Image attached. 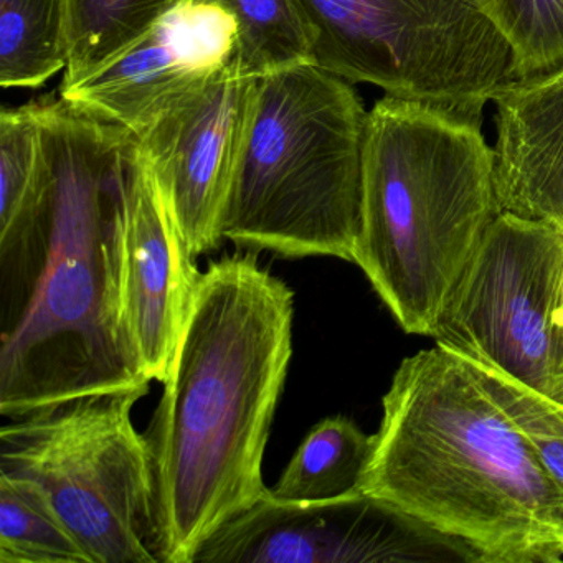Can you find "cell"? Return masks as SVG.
Instances as JSON below:
<instances>
[{
	"label": "cell",
	"mask_w": 563,
	"mask_h": 563,
	"mask_svg": "<svg viewBox=\"0 0 563 563\" xmlns=\"http://www.w3.org/2000/svg\"><path fill=\"white\" fill-rule=\"evenodd\" d=\"M0 563H93L44 487L0 473Z\"/></svg>",
	"instance_id": "2e32d148"
},
{
	"label": "cell",
	"mask_w": 563,
	"mask_h": 563,
	"mask_svg": "<svg viewBox=\"0 0 563 563\" xmlns=\"http://www.w3.org/2000/svg\"><path fill=\"white\" fill-rule=\"evenodd\" d=\"M367 118L349 81L316 65L256 78L222 239L253 253L354 263Z\"/></svg>",
	"instance_id": "5b68a950"
},
{
	"label": "cell",
	"mask_w": 563,
	"mask_h": 563,
	"mask_svg": "<svg viewBox=\"0 0 563 563\" xmlns=\"http://www.w3.org/2000/svg\"><path fill=\"white\" fill-rule=\"evenodd\" d=\"M372 448L374 434H365L354 421L325 418L309 431L269 494L286 503H308L355 493Z\"/></svg>",
	"instance_id": "5bb4252c"
},
{
	"label": "cell",
	"mask_w": 563,
	"mask_h": 563,
	"mask_svg": "<svg viewBox=\"0 0 563 563\" xmlns=\"http://www.w3.org/2000/svg\"><path fill=\"white\" fill-rule=\"evenodd\" d=\"M361 493L467 543L481 563L563 560V493L519 424L460 355L401 362Z\"/></svg>",
	"instance_id": "3957f363"
},
{
	"label": "cell",
	"mask_w": 563,
	"mask_h": 563,
	"mask_svg": "<svg viewBox=\"0 0 563 563\" xmlns=\"http://www.w3.org/2000/svg\"><path fill=\"white\" fill-rule=\"evenodd\" d=\"M41 156L37 103L0 111V227L11 225L31 206Z\"/></svg>",
	"instance_id": "44dd1931"
},
{
	"label": "cell",
	"mask_w": 563,
	"mask_h": 563,
	"mask_svg": "<svg viewBox=\"0 0 563 563\" xmlns=\"http://www.w3.org/2000/svg\"><path fill=\"white\" fill-rule=\"evenodd\" d=\"M483 118L385 97L368 111L354 263L408 334L434 322L499 216Z\"/></svg>",
	"instance_id": "277c9868"
},
{
	"label": "cell",
	"mask_w": 563,
	"mask_h": 563,
	"mask_svg": "<svg viewBox=\"0 0 563 563\" xmlns=\"http://www.w3.org/2000/svg\"><path fill=\"white\" fill-rule=\"evenodd\" d=\"M560 321H562V328H563V283H562V302H560Z\"/></svg>",
	"instance_id": "7402d4cb"
},
{
	"label": "cell",
	"mask_w": 563,
	"mask_h": 563,
	"mask_svg": "<svg viewBox=\"0 0 563 563\" xmlns=\"http://www.w3.org/2000/svg\"><path fill=\"white\" fill-rule=\"evenodd\" d=\"M563 229L500 212L430 338L563 404Z\"/></svg>",
	"instance_id": "ba28073f"
},
{
	"label": "cell",
	"mask_w": 563,
	"mask_h": 563,
	"mask_svg": "<svg viewBox=\"0 0 563 563\" xmlns=\"http://www.w3.org/2000/svg\"><path fill=\"white\" fill-rule=\"evenodd\" d=\"M312 65L387 97L483 118L512 52L476 0H291Z\"/></svg>",
	"instance_id": "52a82bcc"
},
{
	"label": "cell",
	"mask_w": 563,
	"mask_h": 563,
	"mask_svg": "<svg viewBox=\"0 0 563 563\" xmlns=\"http://www.w3.org/2000/svg\"><path fill=\"white\" fill-rule=\"evenodd\" d=\"M256 78L232 62L140 134L141 153L194 258L222 242L223 210L255 95Z\"/></svg>",
	"instance_id": "30bf717a"
},
{
	"label": "cell",
	"mask_w": 563,
	"mask_h": 563,
	"mask_svg": "<svg viewBox=\"0 0 563 563\" xmlns=\"http://www.w3.org/2000/svg\"><path fill=\"white\" fill-rule=\"evenodd\" d=\"M295 295L256 262L200 273L146 433L161 562L200 545L269 493L263 460L292 357Z\"/></svg>",
	"instance_id": "7a4b0ae2"
},
{
	"label": "cell",
	"mask_w": 563,
	"mask_h": 563,
	"mask_svg": "<svg viewBox=\"0 0 563 563\" xmlns=\"http://www.w3.org/2000/svg\"><path fill=\"white\" fill-rule=\"evenodd\" d=\"M481 563L453 539L371 494L286 503L266 494L223 523L192 563Z\"/></svg>",
	"instance_id": "9c48e42d"
},
{
	"label": "cell",
	"mask_w": 563,
	"mask_h": 563,
	"mask_svg": "<svg viewBox=\"0 0 563 563\" xmlns=\"http://www.w3.org/2000/svg\"><path fill=\"white\" fill-rule=\"evenodd\" d=\"M199 276L136 137L124 177L121 314L151 382L166 380Z\"/></svg>",
	"instance_id": "7c38bea8"
},
{
	"label": "cell",
	"mask_w": 563,
	"mask_h": 563,
	"mask_svg": "<svg viewBox=\"0 0 563 563\" xmlns=\"http://www.w3.org/2000/svg\"><path fill=\"white\" fill-rule=\"evenodd\" d=\"M466 362L529 438L540 463L563 493V404L520 384L497 368Z\"/></svg>",
	"instance_id": "ffe728a7"
},
{
	"label": "cell",
	"mask_w": 563,
	"mask_h": 563,
	"mask_svg": "<svg viewBox=\"0 0 563 563\" xmlns=\"http://www.w3.org/2000/svg\"><path fill=\"white\" fill-rule=\"evenodd\" d=\"M236 24L232 65L242 77L262 78L312 65L311 45L291 0H213Z\"/></svg>",
	"instance_id": "ac0fdd59"
},
{
	"label": "cell",
	"mask_w": 563,
	"mask_h": 563,
	"mask_svg": "<svg viewBox=\"0 0 563 563\" xmlns=\"http://www.w3.org/2000/svg\"><path fill=\"white\" fill-rule=\"evenodd\" d=\"M183 0H68L70 55L60 87L77 84L133 45Z\"/></svg>",
	"instance_id": "e0dca14e"
},
{
	"label": "cell",
	"mask_w": 563,
	"mask_h": 563,
	"mask_svg": "<svg viewBox=\"0 0 563 563\" xmlns=\"http://www.w3.org/2000/svg\"><path fill=\"white\" fill-rule=\"evenodd\" d=\"M500 210L563 229V71L494 95Z\"/></svg>",
	"instance_id": "4fadbf2b"
},
{
	"label": "cell",
	"mask_w": 563,
	"mask_h": 563,
	"mask_svg": "<svg viewBox=\"0 0 563 563\" xmlns=\"http://www.w3.org/2000/svg\"><path fill=\"white\" fill-rule=\"evenodd\" d=\"M37 110V190L0 229L5 418L151 384L121 314L124 177L136 136L64 98Z\"/></svg>",
	"instance_id": "6da1fadb"
},
{
	"label": "cell",
	"mask_w": 563,
	"mask_h": 563,
	"mask_svg": "<svg viewBox=\"0 0 563 563\" xmlns=\"http://www.w3.org/2000/svg\"><path fill=\"white\" fill-rule=\"evenodd\" d=\"M236 24L213 0H183L133 45L60 98L140 136L210 84L235 52Z\"/></svg>",
	"instance_id": "8fae6325"
},
{
	"label": "cell",
	"mask_w": 563,
	"mask_h": 563,
	"mask_svg": "<svg viewBox=\"0 0 563 563\" xmlns=\"http://www.w3.org/2000/svg\"><path fill=\"white\" fill-rule=\"evenodd\" d=\"M512 52L514 81L563 71V0H476Z\"/></svg>",
	"instance_id": "d6986e66"
},
{
	"label": "cell",
	"mask_w": 563,
	"mask_h": 563,
	"mask_svg": "<svg viewBox=\"0 0 563 563\" xmlns=\"http://www.w3.org/2000/svg\"><path fill=\"white\" fill-rule=\"evenodd\" d=\"M147 391L84 395L0 430V473L44 487L93 563H163L150 444L133 423Z\"/></svg>",
	"instance_id": "8992f818"
},
{
	"label": "cell",
	"mask_w": 563,
	"mask_h": 563,
	"mask_svg": "<svg viewBox=\"0 0 563 563\" xmlns=\"http://www.w3.org/2000/svg\"><path fill=\"white\" fill-rule=\"evenodd\" d=\"M70 55L68 0H0V85L38 88Z\"/></svg>",
	"instance_id": "9a60e30c"
}]
</instances>
